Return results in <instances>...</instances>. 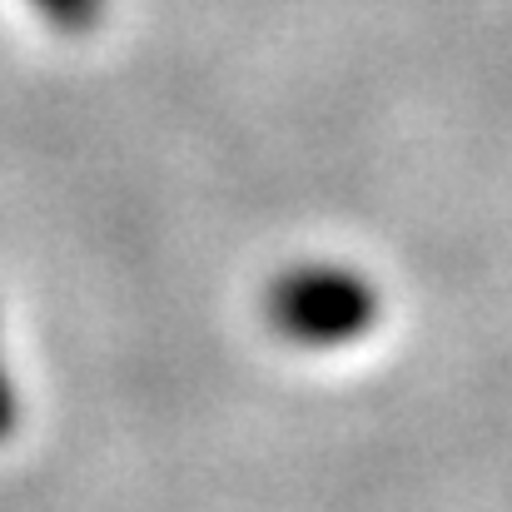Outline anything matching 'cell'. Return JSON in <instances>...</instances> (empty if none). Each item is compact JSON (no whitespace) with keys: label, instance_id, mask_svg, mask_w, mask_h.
<instances>
[{"label":"cell","instance_id":"7a4b0ae2","mask_svg":"<svg viewBox=\"0 0 512 512\" xmlns=\"http://www.w3.org/2000/svg\"><path fill=\"white\" fill-rule=\"evenodd\" d=\"M15 418H20V408H15V383H10L5 358H0V443L15 433Z\"/></svg>","mask_w":512,"mask_h":512},{"label":"cell","instance_id":"6da1fadb","mask_svg":"<svg viewBox=\"0 0 512 512\" xmlns=\"http://www.w3.org/2000/svg\"><path fill=\"white\" fill-rule=\"evenodd\" d=\"M383 299L368 274L348 264H294L264 294V319L294 348H348L368 339Z\"/></svg>","mask_w":512,"mask_h":512}]
</instances>
